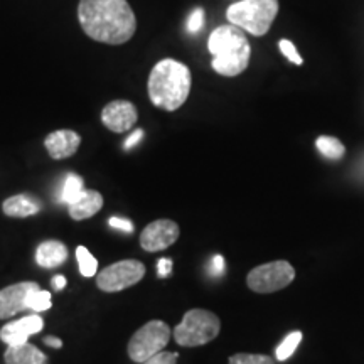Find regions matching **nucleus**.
Returning <instances> with one entry per match:
<instances>
[{"instance_id":"obj_17","label":"nucleus","mask_w":364,"mask_h":364,"mask_svg":"<svg viewBox=\"0 0 364 364\" xmlns=\"http://www.w3.org/2000/svg\"><path fill=\"white\" fill-rule=\"evenodd\" d=\"M6 364H49L48 356L29 343L19 346H9L4 354Z\"/></svg>"},{"instance_id":"obj_24","label":"nucleus","mask_w":364,"mask_h":364,"mask_svg":"<svg viewBox=\"0 0 364 364\" xmlns=\"http://www.w3.org/2000/svg\"><path fill=\"white\" fill-rule=\"evenodd\" d=\"M203 27H204V11L203 9H196L188 19V31L191 34H198Z\"/></svg>"},{"instance_id":"obj_18","label":"nucleus","mask_w":364,"mask_h":364,"mask_svg":"<svg viewBox=\"0 0 364 364\" xmlns=\"http://www.w3.org/2000/svg\"><path fill=\"white\" fill-rule=\"evenodd\" d=\"M316 147L318 152L322 154V156L331 159V161H339L341 157L344 156L346 149L341 140L334 139V136H327V135H322L318 136L316 140Z\"/></svg>"},{"instance_id":"obj_15","label":"nucleus","mask_w":364,"mask_h":364,"mask_svg":"<svg viewBox=\"0 0 364 364\" xmlns=\"http://www.w3.org/2000/svg\"><path fill=\"white\" fill-rule=\"evenodd\" d=\"M2 211L9 218H29L43 211V201L33 194H17L2 203Z\"/></svg>"},{"instance_id":"obj_4","label":"nucleus","mask_w":364,"mask_h":364,"mask_svg":"<svg viewBox=\"0 0 364 364\" xmlns=\"http://www.w3.org/2000/svg\"><path fill=\"white\" fill-rule=\"evenodd\" d=\"M279 12V0H240L226 11L230 24L253 36H265Z\"/></svg>"},{"instance_id":"obj_13","label":"nucleus","mask_w":364,"mask_h":364,"mask_svg":"<svg viewBox=\"0 0 364 364\" xmlns=\"http://www.w3.org/2000/svg\"><path fill=\"white\" fill-rule=\"evenodd\" d=\"M81 145V136L75 130H56L51 132L44 140V147L48 150L49 157L54 161L73 157L78 152Z\"/></svg>"},{"instance_id":"obj_2","label":"nucleus","mask_w":364,"mask_h":364,"mask_svg":"<svg viewBox=\"0 0 364 364\" xmlns=\"http://www.w3.org/2000/svg\"><path fill=\"white\" fill-rule=\"evenodd\" d=\"M189 68L176 59H162L150 71L147 91L154 107L166 112L179 110L191 93Z\"/></svg>"},{"instance_id":"obj_8","label":"nucleus","mask_w":364,"mask_h":364,"mask_svg":"<svg viewBox=\"0 0 364 364\" xmlns=\"http://www.w3.org/2000/svg\"><path fill=\"white\" fill-rule=\"evenodd\" d=\"M145 277V265L139 260H122L97 273V285L103 292H122Z\"/></svg>"},{"instance_id":"obj_5","label":"nucleus","mask_w":364,"mask_h":364,"mask_svg":"<svg viewBox=\"0 0 364 364\" xmlns=\"http://www.w3.org/2000/svg\"><path fill=\"white\" fill-rule=\"evenodd\" d=\"M220 331L221 321L216 314L206 309H191L184 314L181 324L176 326L174 339L184 348H196L215 341Z\"/></svg>"},{"instance_id":"obj_22","label":"nucleus","mask_w":364,"mask_h":364,"mask_svg":"<svg viewBox=\"0 0 364 364\" xmlns=\"http://www.w3.org/2000/svg\"><path fill=\"white\" fill-rule=\"evenodd\" d=\"M53 306L51 302V294L48 292V290H36V292L31 295V300H29V311H34L36 314L39 312H44V311H49Z\"/></svg>"},{"instance_id":"obj_12","label":"nucleus","mask_w":364,"mask_h":364,"mask_svg":"<svg viewBox=\"0 0 364 364\" xmlns=\"http://www.w3.org/2000/svg\"><path fill=\"white\" fill-rule=\"evenodd\" d=\"M44 321L39 314H31V316L22 317L19 321L6 324L0 329V341L7 346H19L27 343L31 336L38 334L43 331Z\"/></svg>"},{"instance_id":"obj_23","label":"nucleus","mask_w":364,"mask_h":364,"mask_svg":"<svg viewBox=\"0 0 364 364\" xmlns=\"http://www.w3.org/2000/svg\"><path fill=\"white\" fill-rule=\"evenodd\" d=\"M228 364H275V361L270 356H265V354L238 353L230 358Z\"/></svg>"},{"instance_id":"obj_6","label":"nucleus","mask_w":364,"mask_h":364,"mask_svg":"<svg viewBox=\"0 0 364 364\" xmlns=\"http://www.w3.org/2000/svg\"><path fill=\"white\" fill-rule=\"evenodd\" d=\"M172 336L171 327L164 321H150L144 324L129 341V358L134 363L142 364L156 354L162 353L169 344Z\"/></svg>"},{"instance_id":"obj_11","label":"nucleus","mask_w":364,"mask_h":364,"mask_svg":"<svg viewBox=\"0 0 364 364\" xmlns=\"http://www.w3.org/2000/svg\"><path fill=\"white\" fill-rule=\"evenodd\" d=\"M39 285L36 282H19L0 290V318H11L22 311H29V300Z\"/></svg>"},{"instance_id":"obj_31","label":"nucleus","mask_w":364,"mask_h":364,"mask_svg":"<svg viewBox=\"0 0 364 364\" xmlns=\"http://www.w3.org/2000/svg\"><path fill=\"white\" fill-rule=\"evenodd\" d=\"M44 344L46 346H51L54 349H61L63 348V341L59 338H54V336H48V338H44Z\"/></svg>"},{"instance_id":"obj_33","label":"nucleus","mask_w":364,"mask_h":364,"mask_svg":"<svg viewBox=\"0 0 364 364\" xmlns=\"http://www.w3.org/2000/svg\"><path fill=\"white\" fill-rule=\"evenodd\" d=\"M363 171H364V162H363Z\"/></svg>"},{"instance_id":"obj_14","label":"nucleus","mask_w":364,"mask_h":364,"mask_svg":"<svg viewBox=\"0 0 364 364\" xmlns=\"http://www.w3.org/2000/svg\"><path fill=\"white\" fill-rule=\"evenodd\" d=\"M103 208V196L98 191L85 189L75 203L68 204V213L71 220L83 221L95 216Z\"/></svg>"},{"instance_id":"obj_28","label":"nucleus","mask_w":364,"mask_h":364,"mask_svg":"<svg viewBox=\"0 0 364 364\" xmlns=\"http://www.w3.org/2000/svg\"><path fill=\"white\" fill-rule=\"evenodd\" d=\"M172 267H174V263H172L171 258H161L157 263V275L161 279H167L172 273Z\"/></svg>"},{"instance_id":"obj_16","label":"nucleus","mask_w":364,"mask_h":364,"mask_svg":"<svg viewBox=\"0 0 364 364\" xmlns=\"http://www.w3.org/2000/svg\"><path fill=\"white\" fill-rule=\"evenodd\" d=\"M68 260V248L58 240L43 241L36 250V263L41 268H59Z\"/></svg>"},{"instance_id":"obj_1","label":"nucleus","mask_w":364,"mask_h":364,"mask_svg":"<svg viewBox=\"0 0 364 364\" xmlns=\"http://www.w3.org/2000/svg\"><path fill=\"white\" fill-rule=\"evenodd\" d=\"M78 22L83 33L97 43L120 46L136 31V17L127 0H80Z\"/></svg>"},{"instance_id":"obj_9","label":"nucleus","mask_w":364,"mask_h":364,"mask_svg":"<svg viewBox=\"0 0 364 364\" xmlns=\"http://www.w3.org/2000/svg\"><path fill=\"white\" fill-rule=\"evenodd\" d=\"M179 225L172 220H157L145 226L140 235V247L145 252L156 253L172 247L179 238Z\"/></svg>"},{"instance_id":"obj_20","label":"nucleus","mask_w":364,"mask_h":364,"mask_svg":"<svg viewBox=\"0 0 364 364\" xmlns=\"http://www.w3.org/2000/svg\"><path fill=\"white\" fill-rule=\"evenodd\" d=\"M76 258H78V265H80V273L83 277H95L98 272V262L97 258L93 257L88 252L86 247H78L76 248Z\"/></svg>"},{"instance_id":"obj_32","label":"nucleus","mask_w":364,"mask_h":364,"mask_svg":"<svg viewBox=\"0 0 364 364\" xmlns=\"http://www.w3.org/2000/svg\"><path fill=\"white\" fill-rule=\"evenodd\" d=\"M66 284H68V282H66V279L63 275H56L53 279V287H54V290H58V292H59V290L65 289Z\"/></svg>"},{"instance_id":"obj_29","label":"nucleus","mask_w":364,"mask_h":364,"mask_svg":"<svg viewBox=\"0 0 364 364\" xmlns=\"http://www.w3.org/2000/svg\"><path fill=\"white\" fill-rule=\"evenodd\" d=\"M211 270H213V273H215V275H221V273L225 272V258H223L221 255H216V257L213 258Z\"/></svg>"},{"instance_id":"obj_3","label":"nucleus","mask_w":364,"mask_h":364,"mask_svg":"<svg viewBox=\"0 0 364 364\" xmlns=\"http://www.w3.org/2000/svg\"><path fill=\"white\" fill-rule=\"evenodd\" d=\"M208 49L213 54V70L230 78L247 70L252 56V48L243 29L233 24L216 27L209 36Z\"/></svg>"},{"instance_id":"obj_7","label":"nucleus","mask_w":364,"mask_h":364,"mask_svg":"<svg viewBox=\"0 0 364 364\" xmlns=\"http://www.w3.org/2000/svg\"><path fill=\"white\" fill-rule=\"evenodd\" d=\"M295 279V270L289 262L279 260L255 267L247 277V285L250 290L257 294H273L285 289Z\"/></svg>"},{"instance_id":"obj_26","label":"nucleus","mask_w":364,"mask_h":364,"mask_svg":"<svg viewBox=\"0 0 364 364\" xmlns=\"http://www.w3.org/2000/svg\"><path fill=\"white\" fill-rule=\"evenodd\" d=\"M177 359H179V354H177V353L162 351V353L156 354V356L147 359V361L142 363V364H176Z\"/></svg>"},{"instance_id":"obj_25","label":"nucleus","mask_w":364,"mask_h":364,"mask_svg":"<svg viewBox=\"0 0 364 364\" xmlns=\"http://www.w3.org/2000/svg\"><path fill=\"white\" fill-rule=\"evenodd\" d=\"M280 51L285 54L287 58L290 59V61L294 63V65H302V58L299 56V53H297V49H295V46L290 43V41H287V39H282L280 41Z\"/></svg>"},{"instance_id":"obj_27","label":"nucleus","mask_w":364,"mask_h":364,"mask_svg":"<svg viewBox=\"0 0 364 364\" xmlns=\"http://www.w3.org/2000/svg\"><path fill=\"white\" fill-rule=\"evenodd\" d=\"M110 226L115 228V230H122L125 231V233H132L134 231V223L130 220H125V218H118V216H113L110 218Z\"/></svg>"},{"instance_id":"obj_10","label":"nucleus","mask_w":364,"mask_h":364,"mask_svg":"<svg viewBox=\"0 0 364 364\" xmlns=\"http://www.w3.org/2000/svg\"><path fill=\"white\" fill-rule=\"evenodd\" d=\"M136 120H139L136 107L127 100H115L105 105L102 110V124L113 134H125L132 130Z\"/></svg>"},{"instance_id":"obj_21","label":"nucleus","mask_w":364,"mask_h":364,"mask_svg":"<svg viewBox=\"0 0 364 364\" xmlns=\"http://www.w3.org/2000/svg\"><path fill=\"white\" fill-rule=\"evenodd\" d=\"M300 341H302V332L300 331L290 332V334L282 341L279 348H277V359H279V361H287V359L297 351Z\"/></svg>"},{"instance_id":"obj_19","label":"nucleus","mask_w":364,"mask_h":364,"mask_svg":"<svg viewBox=\"0 0 364 364\" xmlns=\"http://www.w3.org/2000/svg\"><path fill=\"white\" fill-rule=\"evenodd\" d=\"M83 191H85L83 179L76 174H68L65 184H63L61 203H66V204L75 203Z\"/></svg>"},{"instance_id":"obj_30","label":"nucleus","mask_w":364,"mask_h":364,"mask_svg":"<svg viewBox=\"0 0 364 364\" xmlns=\"http://www.w3.org/2000/svg\"><path fill=\"white\" fill-rule=\"evenodd\" d=\"M144 136V132L142 130H136L134 135H130L129 139H127V142H125V149L129 150V149H132V147H135L136 144H139V140L142 139Z\"/></svg>"}]
</instances>
